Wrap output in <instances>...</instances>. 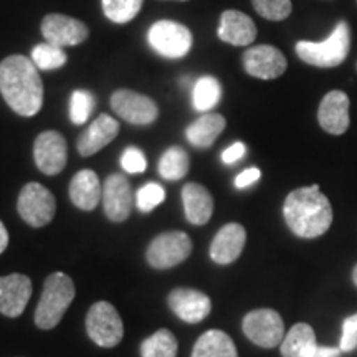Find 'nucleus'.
<instances>
[{
  "mask_svg": "<svg viewBox=\"0 0 357 357\" xmlns=\"http://www.w3.org/2000/svg\"><path fill=\"white\" fill-rule=\"evenodd\" d=\"M33 158L37 167L47 176H56L63 171L68 158L66 139L58 131H43L33 144Z\"/></svg>",
  "mask_w": 357,
  "mask_h": 357,
  "instance_id": "obj_11",
  "label": "nucleus"
},
{
  "mask_svg": "<svg viewBox=\"0 0 357 357\" xmlns=\"http://www.w3.org/2000/svg\"><path fill=\"white\" fill-rule=\"evenodd\" d=\"M42 33L48 43L56 47H75L88 38L89 30L82 20L63 13H48L42 22Z\"/></svg>",
  "mask_w": 357,
  "mask_h": 357,
  "instance_id": "obj_13",
  "label": "nucleus"
},
{
  "mask_svg": "<svg viewBox=\"0 0 357 357\" xmlns=\"http://www.w3.org/2000/svg\"><path fill=\"white\" fill-rule=\"evenodd\" d=\"M245 242H247V230L243 229V225L227 223L213 236L211 258L218 265H230L242 255Z\"/></svg>",
  "mask_w": 357,
  "mask_h": 357,
  "instance_id": "obj_18",
  "label": "nucleus"
},
{
  "mask_svg": "<svg viewBox=\"0 0 357 357\" xmlns=\"http://www.w3.org/2000/svg\"><path fill=\"white\" fill-rule=\"evenodd\" d=\"M66 60H68V56H66L63 48L53 43H38L32 50V61L38 70L48 71L61 68L66 63Z\"/></svg>",
  "mask_w": 357,
  "mask_h": 357,
  "instance_id": "obj_29",
  "label": "nucleus"
},
{
  "mask_svg": "<svg viewBox=\"0 0 357 357\" xmlns=\"http://www.w3.org/2000/svg\"><path fill=\"white\" fill-rule=\"evenodd\" d=\"M17 211L25 223L40 229L53 220L56 212V200L47 187L38 182H29L20 190Z\"/></svg>",
  "mask_w": 357,
  "mask_h": 357,
  "instance_id": "obj_8",
  "label": "nucleus"
},
{
  "mask_svg": "<svg viewBox=\"0 0 357 357\" xmlns=\"http://www.w3.org/2000/svg\"><path fill=\"white\" fill-rule=\"evenodd\" d=\"M245 154H247V147H245L243 142H234V144L227 147L222 153V160L225 164H235L238 162Z\"/></svg>",
  "mask_w": 357,
  "mask_h": 357,
  "instance_id": "obj_36",
  "label": "nucleus"
},
{
  "mask_svg": "<svg viewBox=\"0 0 357 357\" xmlns=\"http://www.w3.org/2000/svg\"><path fill=\"white\" fill-rule=\"evenodd\" d=\"M119 132V123L109 114H100L89 124L78 139V153L83 158L100 153L102 147H106Z\"/></svg>",
  "mask_w": 357,
  "mask_h": 357,
  "instance_id": "obj_20",
  "label": "nucleus"
},
{
  "mask_svg": "<svg viewBox=\"0 0 357 357\" xmlns=\"http://www.w3.org/2000/svg\"><path fill=\"white\" fill-rule=\"evenodd\" d=\"M341 349L339 347H331V346H318V349L314 351L312 357H339L341 356Z\"/></svg>",
  "mask_w": 357,
  "mask_h": 357,
  "instance_id": "obj_38",
  "label": "nucleus"
},
{
  "mask_svg": "<svg viewBox=\"0 0 357 357\" xmlns=\"http://www.w3.org/2000/svg\"><path fill=\"white\" fill-rule=\"evenodd\" d=\"M192 357H238V352L229 334L211 329L197 339Z\"/></svg>",
  "mask_w": 357,
  "mask_h": 357,
  "instance_id": "obj_25",
  "label": "nucleus"
},
{
  "mask_svg": "<svg viewBox=\"0 0 357 357\" xmlns=\"http://www.w3.org/2000/svg\"><path fill=\"white\" fill-rule=\"evenodd\" d=\"M185 217L192 225H205L213 213V197L202 184L190 182L182 189Z\"/></svg>",
  "mask_w": 357,
  "mask_h": 357,
  "instance_id": "obj_22",
  "label": "nucleus"
},
{
  "mask_svg": "<svg viewBox=\"0 0 357 357\" xmlns=\"http://www.w3.org/2000/svg\"><path fill=\"white\" fill-rule=\"evenodd\" d=\"M190 167L189 154L182 147H169L159 160V174L166 181H181L187 176Z\"/></svg>",
  "mask_w": 357,
  "mask_h": 357,
  "instance_id": "obj_27",
  "label": "nucleus"
},
{
  "mask_svg": "<svg viewBox=\"0 0 357 357\" xmlns=\"http://www.w3.org/2000/svg\"><path fill=\"white\" fill-rule=\"evenodd\" d=\"M243 333L253 344L271 349L283 342L284 323L275 310H253L243 318Z\"/></svg>",
  "mask_w": 357,
  "mask_h": 357,
  "instance_id": "obj_9",
  "label": "nucleus"
},
{
  "mask_svg": "<svg viewBox=\"0 0 357 357\" xmlns=\"http://www.w3.org/2000/svg\"><path fill=\"white\" fill-rule=\"evenodd\" d=\"M287 58L278 48L271 45H258L243 53V68L253 78H280L287 71Z\"/></svg>",
  "mask_w": 357,
  "mask_h": 357,
  "instance_id": "obj_12",
  "label": "nucleus"
},
{
  "mask_svg": "<svg viewBox=\"0 0 357 357\" xmlns=\"http://www.w3.org/2000/svg\"><path fill=\"white\" fill-rule=\"evenodd\" d=\"M8 247V231L3 225L2 220H0V253L6 252V248Z\"/></svg>",
  "mask_w": 357,
  "mask_h": 357,
  "instance_id": "obj_39",
  "label": "nucleus"
},
{
  "mask_svg": "<svg viewBox=\"0 0 357 357\" xmlns=\"http://www.w3.org/2000/svg\"><path fill=\"white\" fill-rule=\"evenodd\" d=\"M192 253L190 236L185 231H166L155 236L146 252V260L155 270H167L185 261Z\"/></svg>",
  "mask_w": 357,
  "mask_h": 357,
  "instance_id": "obj_7",
  "label": "nucleus"
},
{
  "mask_svg": "<svg viewBox=\"0 0 357 357\" xmlns=\"http://www.w3.org/2000/svg\"><path fill=\"white\" fill-rule=\"evenodd\" d=\"M101 184L96 172L91 169H83L71 178L70 200L79 211H95L101 200Z\"/></svg>",
  "mask_w": 357,
  "mask_h": 357,
  "instance_id": "obj_21",
  "label": "nucleus"
},
{
  "mask_svg": "<svg viewBox=\"0 0 357 357\" xmlns=\"http://www.w3.org/2000/svg\"><path fill=\"white\" fill-rule=\"evenodd\" d=\"M111 109L119 118L134 126L153 124L159 116L158 105L149 96L132 91V89H118L111 95Z\"/></svg>",
  "mask_w": 357,
  "mask_h": 357,
  "instance_id": "obj_10",
  "label": "nucleus"
},
{
  "mask_svg": "<svg viewBox=\"0 0 357 357\" xmlns=\"http://www.w3.org/2000/svg\"><path fill=\"white\" fill-rule=\"evenodd\" d=\"M296 55L307 65L318 68H334L341 65L351 50V29L346 22H339L334 32L324 42H298Z\"/></svg>",
  "mask_w": 357,
  "mask_h": 357,
  "instance_id": "obj_4",
  "label": "nucleus"
},
{
  "mask_svg": "<svg viewBox=\"0 0 357 357\" xmlns=\"http://www.w3.org/2000/svg\"><path fill=\"white\" fill-rule=\"evenodd\" d=\"M147 42L160 56L178 60L190 52L194 38L185 25L174 20H159L147 32Z\"/></svg>",
  "mask_w": 357,
  "mask_h": 357,
  "instance_id": "obj_6",
  "label": "nucleus"
},
{
  "mask_svg": "<svg viewBox=\"0 0 357 357\" xmlns=\"http://www.w3.org/2000/svg\"><path fill=\"white\" fill-rule=\"evenodd\" d=\"M222 100V84L213 77H202L192 88V102L199 113H208Z\"/></svg>",
  "mask_w": 357,
  "mask_h": 357,
  "instance_id": "obj_26",
  "label": "nucleus"
},
{
  "mask_svg": "<svg viewBox=\"0 0 357 357\" xmlns=\"http://www.w3.org/2000/svg\"><path fill=\"white\" fill-rule=\"evenodd\" d=\"M131 184L123 174H111L102 185V207L111 222L121 223L128 220L132 211Z\"/></svg>",
  "mask_w": 357,
  "mask_h": 357,
  "instance_id": "obj_14",
  "label": "nucleus"
},
{
  "mask_svg": "<svg viewBox=\"0 0 357 357\" xmlns=\"http://www.w3.org/2000/svg\"><path fill=\"white\" fill-rule=\"evenodd\" d=\"M218 38L234 47H247L257 38V25L247 13L240 10H225L218 25Z\"/></svg>",
  "mask_w": 357,
  "mask_h": 357,
  "instance_id": "obj_19",
  "label": "nucleus"
},
{
  "mask_svg": "<svg viewBox=\"0 0 357 357\" xmlns=\"http://www.w3.org/2000/svg\"><path fill=\"white\" fill-rule=\"evenodd\" d=\"M253 8L263 19L280 22L291 15V0H252Z\"/></svg>",
  "mask_w": 357,
  "mask_h": 357,
  "instance_id": "obj_32",
  "label": "nucleus"
},
{
  "mask_svg": "<svg viewBox=\"0 0 357 357\" xmlns=\"http://www.w3.org/2000/svg\"><path fill=\"white\" fill-rule=\"evenodd\" d=\"M0 93L17 114L35 116L43 106V82L32 60L10 55L0 63Z\"/></svg>",
  "mask_w": 357,
  "mask_h": 357,
  "instance_id": "obj_1",
  "label": "nucleus"
},
{
  "mask_svg": "<svg viewBox=\"0 0 357 357\" xmlns=\"http://www.w3.org/2000/svg\"><path fill=\"white\" fill-rule=\"evenodd\" d=\"M352 280H354V283H356V287H357V265L354 268V271H352Z\"/></svg>",
  "mask_w": 357,
  "mask_h": 357,
  "instance_id": "obj_40",
  "label": "nucleus"
},
{
  "mask_svg": "<svg viewBox=\"0 0 357 357\" xmlns=\"http://www.w3.org/2000/svg\"><path fill=\"white\" fill-rule=\"evenodd\" d=\"M75 283L66 273L56 271L45 280L42 298L35 311V324L40 329H53L75 300Z\"/></svg>",
  "mask_w": 357,
  "mask_h": 357,
  "instance_id": "obj_3",
  "label": "nucleus"
},
{
  "mask_svg": "<svg viewBox=\"0 0 357 357\" xmlns=\"http://www.w3.org/2000/svg\"><path fill=\"white\" fill-rule=\"evenodd\" d=\"M166 199V190L162 185L155 184V182H147L142 185L136 194V205L141 212L154 211L158 205H160Z\"/></svg>",
  "mask_w": 357,
  "mask_h": 357,
  "instance_id": "obj_33",
  "label": "nucleus"
},
{
  "mask_svg": "<svg viewBox=\"0 0 357 357\" xmlns=\"http://www.w3.org/2000/svg\"><path fill=\"white\" fill-rule=\"evenodd\" d=\"M225 126L227 121L222 114L205 113L187 128V141H189L192 146L200 147V149L211 147L213 142L217 141V137L223 132Z\"/></svg>",
  "mask_w": 357,
  "mask_h": 357,
  "instance_id": "obj_23",
  "label": "nucleus"
},
{
  "mask_svg": "<svg viewBox=\"0 0 357 357\" xmlns=\"http://www.w3.org/2000/svg\"><path fill=\"white\" fill-rule=\"evenodd\" d=\"M349 96L344 91H329L321 101L318 109V121L326 132L341 136L349 128Z\"/></svg>",
  "mask_w": 357,
  "mask_h": 357,
  "instance_id": "obj_17",
  "label": "nucleus"
},
{
  "mask_svg": "<svg viewBox=\"0 0 357 357\" xmlns=\"http://www.w3.org/2000/svg\"><path fill=\"white\" fill-rule=\"evenodd\" d=\"M280 347L283 357H312L318 342L310 324L298 323L289 329Z\"/></svg>",
  "mask_w": 357,
  "mask_h": 357,
  "instance_id": "obj_24",
  "label": "nucleus"
},
{
  "mask_svg": "<svg viewBox=\"0 0 357 357\" xmlns=\"http://www.w3.org/2000/svg\"><path fill=\"white\" fill-rule=\"evenodd\" d=\"M177 339L167 329H159L141 342V357H176Z\"/></svg>",
  "mask_w": 357,
  "mask_h": 357,
  "instance_id": "obj_28",
  "label": "nucleus"
},
{
  "mask_svg": "<svg viewBox=\"0 0 357 357\" xmlns=\"http://www.w3.org/2000/svg\"><path fill=\"white\" fill-rule=\"evenodd\" d=\"M260 177H261L260 169H257V167L245 169L243 172H240L238 176H236V178H235V185L238 187V189H245V187L255 184V182H257Z\"/></svg>",
  "mask_w": 357,
  "mask_h": 357,
  "instance_id": "obj_37",
  "label": "nucleus"
},
{
  "mask_svg": "<svg viewBox=\"0 0 357 357\" xmlns=\"http://www.w3.org/2000/svg\"><path fill=\"white\" fill-rule=\"evenodd\" d=\"M32 296V281L26 275L12 273L0 278V312L7 318H19Z\"/></svg>",
  "mask_w": 357,
  "mask_h": 357,
  "instance_id": "obj_16",
  "label": "nucleus"
},
{
  "mask_svg": "<svg viewBox=\"0 0 357 357\" xmlns=\"http://www.w3.org/2000/svg\"><path fill=\"white\" fill-rule=\"evenodd\" d=\"M144 0H101L102 12L114 24H128L141 12Z\"/></svg>",
  "mask_w": 357,
  "mask_h": 357,
  "instance_id": "obj_30",
  "label": "nucleus"
},
{
  "mask_svg": "<svg viewBox=\"0 0 357 357\" xmlns=\"http://www.w3.org/2000/svg\"><path fill=\"white\" fill-rule=\"evenodd\" d=\"M95 109V96L86 89H77L70 98V119L73 124L82 126L88 121Z\"/></svg>",
  "mask_w": 357,
  "mask_h": 357,
  "instance_id": "obj_31",
  "label": "nucleus"
},
{
  "mask_svg": "<svg viewBox=\"0 0 357 357\" xmlns=\"http://www.w3.org/2000/svg\"><path fill=\"white\" fill-rule=\"evenodd\" d=\"M88 336L100 347H114L124 336L123 319L116 307L108 301H98L86 314Z\"/></svg>",
  "mask_w": 357,
  "mask_h": 357,
  "instance_id": "obj_5",
  "label": "nucleus"
},
{
  "mask_svg": "<svg viewBox=\"0 0 357 357\" xmlns=\"http://www.w3.org/2000/svg\"><path fill=\"white\" fill-rule=\"evenodd\" d=\"M121 167L128 174H141L146 171L147 160L139 147H128L121 155Z\"/></svg>",
  "mask_w": 357,
  "mask_h": 357,
  "instance_id": "obj_34",
  "label": "nucleus"
},
{
  "mask_svg": "<svg viewBox=\"0 0 357 357\" xmlns=\"http://www.w3.org/2000/svg\"><path fill=\"white\" fill-rule=\"evenodd\" d=\"M357 347V312L349 316L342 324V336L339 349L342 352H351Z\"/></svg>",
  "mask_w": 357,
  "mask_h": 357,
  "instance_id": "obj_35",
  "label": "nucleus"
},
{
  "mask_svg": "<svg viewBox=\"0 0 357 357\" xmlns=\"http://www.w3.org/2000/svg\"><path fill=\"white\" fill-rule=\"evenodd\" d=\"M167 305L177 318L189 324L200 323L211 314L212 301L207 294L192 288L172 289L167 298Z\"/></svg>",
  "mask_w": 357,
  "mask_h": 357,
  "instance_id": "obj_15",
  "label": "nucleus"
},
{
  "mask_svg": "<svg viewBox=\"0 0 357 357\" xmlns=\"http://www.w3.org/2000/svg\"><path fill=\"white\" fill-rule=\"evenodd\" d=\"M283 215L294 235L316 238L331 227L333 207L319 185L314 184L289 192L283 205Z\"/></svg>",
  "mask_w": 357,
  "mask_h": 357,
  "instance_id": "obj_2",
  "label": "nucleus"
}]
</instances>
